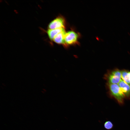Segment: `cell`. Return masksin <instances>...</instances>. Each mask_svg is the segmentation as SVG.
<instances>
[{
	"instance_id": "1",
	"label": "cell",
	"mask_w": 130,
	"mask_h": 130,
	"mask_svg": "<svg viewBox=\"0 0 130 130\" xmlns=\"http://www.w3.org/2000/svg\"><path fill=\"white\" fill-rule=\"evenodd\" d=\"M107 87L109 95L114 98L120 104H123L125 96L118 84L107 83Z\"/></svg>"
},
{
	"instance_id": "2",
	"label": "cell",
	"mask_w": 130,
	"mask_h": 130,
	"mask_svg": "<svg viewBox=\"0 0 130 130\" xmlns=\"http://www.w3.org/2000/svg\"><path fill=\"white\" fill-rule=\"evenodd\" d=\"M104 78L107 83L118 84L122 79L121 71L118 69L109 70L104 75Z\"/></svg>"
},
{
	"instance_id": "3",
	"label": "cell",
	"mask_w": 130,
	"mask_h": 130,
	"mask_svg": "<svg viewBox=\"0 0 130 130\" xmlns=\"http://www.w3.org/2000/svg\"><path fill=\"white\" fill-rule=\"evenodd\" d=\"M79 37V34L74 31L70 30L66 32L65 40L68 47L69 45L78 44L79 43L78 40Z\"/></svg>"
},
{
	"instance_id": "4",
	"label": "cell",
	"mask_w": 130,
	"mask_h": 130,
	"mask_svg": "<svg viewBox=\"0 0 130 130\" xmlns=\"http://www.w3.org/2000/svg\"><path fill=\"white\" fill-rule=\"evenodd\" d=\"M65 18L61 16H59L50 22L48 25V29L65 28Z\"/></svg>"
},
{
	"instance_id": "5",
	"label": "cell",
	"mask_w": 130,
	"mask_h": 130,
	"mask_svg": "<svg viewBox=\"0 0 130 130\" xmlns=\"http://www.w3.org/2000/svg\"><path fill=\"white\" fill-rule=\"evenodd\" d=\"M66 32L65 29L57 34L54 38L53 41L55 43L61 45L65 48L68 47L65 40V36Z\"/></svg>"
},
{
	"instance_id": "6",
	"label": "cell",
	"mask_w": 130,
	"mask_h": 130,
	"mask_svg": "<svg viewBox=\"0 0 130 130\" xmlns=\"http://www.w3.org/2000/svg\"><path fill=\"white\" fill-rule=\"evenodd\" d=\"M118 84L124 95L125 98H130V85L122 79Z\"/></svg>"
},
{
	"instance_id": "7",
	"label": "cell",
	"mask_w": 130,
	"mask_h": 130,
	"mask_svg": "<svg viewBox=\"0 0 130 130\" xmlns=\"http://www.w3.org/2000/svg\"><path fill=\"white\" fill-rule=\"evenodd\" d=\"M65 29V28H61L55 29H48L46 32L48 37L51 41H53L54 37L58 33Z\"/></svg>"
},
{
	"instance_id": "8",
	"label": "cell",
	"mask_w": 130,
	"mask_h": 130,
	"mask_svg": "<svg viewBox=\"0 0 130 130\" xmlns=\"http://www.w3.org/2000/svg\"><path fill=\"white\" fill-rule=\"evenodd\" d=\"M104 126L106 129L109 130L113 128V124L110 121H108L105 122L104 124Z\"/></svg>"
},
{
	"instance_id": "9",
	"label": "cell",
	"mask_w": 130,
	"mask_h": 130,
	"mask_svg": "<svg viewBox=\"0 0 130 130\" xmlns=\"http://www.w3.org/2000/svg\"><path fill=\"white\" fill-rule=\"evenodd\" d=\"M128 80L130 83V71H129L128 72Z\"/></svg>"
}]
</instances>
